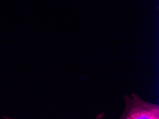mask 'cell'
<instances>
[{"mask_svg": "<svg viewBox=\"0 0 159 119\" xmlns=\"http://www.w3.org/2000/svg\"><path fill=\"white\" fill-rule=\"evenodd\" d=\"M125 111L120 119H159V106L144 101L137 94L124 96Z\"/></svg>", "mask_w": 159, "mask_h": 119, "instance_id": "cell-1", "label": "cell"}]
</instances>
